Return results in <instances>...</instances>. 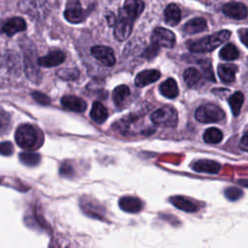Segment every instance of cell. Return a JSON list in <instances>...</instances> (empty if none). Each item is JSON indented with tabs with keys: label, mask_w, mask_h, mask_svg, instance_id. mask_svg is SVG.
I'll list each match as a JSON object with an SVG mask.
<instances>
[{
	"label": "cell",
	"mask_w": 248,
	"mask_h": 248,
	"mask_svg": "<svg viewBox=\"0 0 248 248\" xmlns=\"http://www.w3.org/2000/svg\"><path fill=\"white\" fill-rule=\"evenodd\" d=\"M230 36L231 32L229 30H221L210 36L196 41H189L187 46L192 52H209L228 41Z\"/></svg>",
	"instance_id": "cell-1"
},
{
	"label": "cell",
	"mask_w": 248,
	"mask_h": 248,
	"mask_svg": "<svg viewBox=\"0 0 248 248\" xmlns=\"http://www.w3.org/2000/svg\"><path fill=\"white\" fill-rule=\"evenodd\" d=\"M195 117L202 123H215L224 119L225 112L216 105L204 104L197 108Z\"/></svg>",
	"instance_id": "cell-2"
},
{
	"label": "cell",
	"mask_w": 248,
	"mask_h": 248,
	"mask_svg": "<svg viewBox=\"0 0 248 248\" xmlns=\"http://www.w3.org/2000/svg\"><path fill=\"white\" fill-rule=\"evenodd\" d=\"M15 139L21 148L23 149H32L36 146L38 136L35 128L30 124L20 125L15 134Z\"/></svg>",
	"instance_id": "cell-3"
},
{
	"label": "cell",
	"mask_w": 248,
	"mask_h": 248,
	"mask_svg": "<svg viewBox=\"0 0 248 248\" xmlns=\"http://www.w3.org/2000/svg\"><path fill=\"white\" fill-rule=\"evenodd\" d=\"M151 121L160 127H174L177 123V112L173 107L165 106L155 110L151 116Z\"/></svg>",
	"instance_id": "cell-4"
},
{
	"label": "cell",
	"mask_w": 248,
	"mask_h": 248,
	"mask_svg": "<svg viewBox=\"0 0 248 248\" xmlns=\"http://www.w3.org/2000/svg\"><path fill=\"white\" fill-rule=\"evenodd\" d=\"M50 0H21L19 8L35 17H43L50 10Z\"/></svg>",
	"instance_id": "cell-5"
},
{
	"label": "cell",
	"mask_w": 248,
	"mask_h": 248,
	"mask_svg": "<svg viewBox=\"0 0 248 248\" xmlns=\"http://www.w3.org/2000/svg\"><path fill=\"white\" fill-rule=\"evenodd\" d=\"M89 14V9L84 10L79 0H68L65 9V18L71 23H79L85 20Z\"/></svg>",
	"instance_id": "cell-6"
},
{
	"label": "cell",
	"mask_w": 248,
	"mask_h": 248,
	"mask_svg": "<svg viewBox=\"0 0 248 248\" xmlns=\"http://www.w3.org/2000/svg\"><path fill=\"white\" fill-rule=\"evenodd\" d=\"M152 44L164 47H172L175 44V36L169 29L163 27H157L154 29L151 35Z\"/></svg>",
	"instance_id": "cell-7"
},
{
	"label": "cell",
	"mask_w": 248,
	"mask_h": 248,
	"mask_svg": "<svg viewBox=\"0 0 248 248\" xmlns=\"http://www.w3.org/2000/svg\"><path fill=\"white\" fill-rule=\"evenodd\" d=\"M91 54L106 67H112L115 63L114 52L108 46H95L91 48Z\"/></svg>",
	"instance_id": "cell-8"
},
{
	"label": "cell",
	"mask_w": 248,
	"mask_h": 248,
	"mask_svg": "<svg viewBox=\"0 0 248 248\" xmlns=\"http://www.w3.org/2000/svg\"><path fill=\"white\" fill-rule=\"evenodd\" d=\"M144 3L142 0H126L119 16L134 21L143 11Z\"/></svg>",
	"instance_id": "cell-9"
},
{
	"label": "cell",
	"mask_w": 248,
	"mask_h": 248,
	"mask_svg": "<svg viewBox=\"0 0 248 248\" xmlns=\"http://www.w3.org/2000/svg\"><path fill=\"white\" fill-rule=\"evenodd\" d=\"M223 13L234 19H243L248 16L247 7L239 2H230L223 6Z\"/></svg>",
	"instance_id": "cell-10"
},
{
	"label": "cell",
	"mask_w": 248,
	"mask_h": 248,
	"mask_svg": "<svg viewBox=\"0 0 248 248\" xmlns=\"http://www.w3.org/2000/svg\"><path fill=\"white\" fill-rule=\"evenodd\" d=\"M133 22L130 19L119 16V19L114 24V36L118 41L128 39L133 29Z\"/></svg>",
	"instance_id": "cell-11"
},
{
	"label": "cell",
	"mask_w": 248,
	"mask_h": 248,
	"mask_svg": "<svg viewBox=\"0 0 248 248\" xmlns=\"http://www.w3.org/2000/svg\"><path fill=\"white\" fill-rule=\"evenodd\" d=\"M26 29V23L21 17H12L6 20L2 27L1 32L7 36H13L17 32H21Z\"/></svg>",
	"instance_id": "cell-12"
},
{
	"label": "cell",
	"mask_w": 248,
	"mask_h": 248,
	"mask_svg": "<svg viewBox=\"0 0 248 248\" xmlns=\"http://www.w3.org/2000/svg\"><path fill=\"white\" fill-rule=\"evenodd\" d=\"M61 105L64 108L75 112H83L87 108V104L84 100L72 95L64 96L61 99Z\"/></svg>",
	"instance_id": "cell-13"
},
{
	"label": "cell",
	"mask_w": 248,
	"mask_h": 248,
	"mask_svg": "<svg viewBox=\"0 0 248 248\" xmlns=\"http://www.w3.org/2000/svg\"><path fill=\"white\" fill-rule=\"evenodd\" d=\"M160 76H161L160 72L158 70H155V69H148V70L141 71L140 73H139L136 76L135 84L138 87L146 86L150 83H153V82L157 81L159 79Z\"/></svg>",
	"instance_id": "cell-14"
},
{
	"label": "cell",
	"mask_w": 248,
	"mask_h": 248,
	"mask_svg": "<svg viewBox=\"0 0 248 248\" xmlns=\"http://www.w3.org/2000/svg\"><path fill=\"white\" fill-rule=\"evenodd\" d=\"M192 168L194 170L198 172H206V173H218L221 170V165L213 160H207V159H202L196 161L193 165Z\"/></svg>",
	"instance_id": "cell-15"
},
{
	"label": "cell",
	"mask_w": 248,
	"mask_h": 248,
	"mask_svg": "<svg viewBox=\"0 0 248 248\" xmlns=\"http://www.w3.org/2000/svg\"><path fill=\"white\" fill-rule=\"evenodd\" d=\"M65 53L61 50H52L47 55L38 59V64L42 67H55L65 60Z\"/></svg>",
	"instance_id": "cell-16"
},
{
	"label": "cell",
	"mask_w": 248,
	"mask_h": 248,
	"mask_svg": "<svg viewBox=\"0 0 248 248\" xmlns=\"http://www.w3.org/2000/svg\"><path fill=\"white\" fill-rule=\"evenodd\" d=\"M237 71V67L234 64H221L218 66V76L222 82L231 83L234 80L235 73Z\"/></svg>",
	"instance_id": "cell-17"
},
{
	"label": "cell",
	"mask_w": 248,
	"mask_h": 248,
	"mask_svg": "<svg viewBox=\"0 0 248 248\" xmlns=\"http://www.w3.org/2000/svg\"><path fill=\"white\" fill-rule=\"evenodd\" d=\"M118 203L122 210H124L126 212H130V213L139 212L142 206L140 200H139L138 198H135V197H130V196L122 197L119 200Z\"/></svg>",
	"instance_id": "cell-18"
},
{
	"label": "cell",
	"mask_w": 248,
	"mask_h": 248,
	"mask_svg": "<svg viewBox=\"0 0 248 248\" xmlns=\"http://www.w3.org/2000/svg\"><path fill=\"white\" fill-rule=\"evenodd\" d=\"M164 16L167 24L170 26H174L180 21V18H181L180 9L175 4H170L165 9Z\"/></svg>",
	"instance_id": "cell-19"
},
{
	"label": "cell",
	"mask_w": 248,
	"mask_h": 248,
	"mask_svg": "<svg viewBox=\"0 0 248 248\" xmlns=\"http://www.w3.org/2000/svg\"><path fill=\"white\" fill-rule=\"evenodd\" d=\"M183 78L185 83L190 87H198L202 83V74L195 68H188L183 74Z\"/></svg>",
	"instance_id": "cell-20"
},
{
	"label": "cell",
	"mask_w": 248,
	"mask_h": 248,
	"mask_svg": "<svg viewBox=\"0 0 248 248\" xmlns=\"http://www.w3.org/2000/svg\"><path fill=\"white\" fill-rule=\"evenodd\" d=\"M170 202L177 208L187 211V212H194L198 210V205L188 198L182 196H175L170 198Z\"/></svg>",
	"instance_id": "cell-21"
},
{
	"label": "cell",
	"mask_w": 248,
	"mask_h": 248,
	"mask_svg": "<svg viewBox=\"0 0 248 248\" xmlns=\"http://www.w3.org/2000/svg\"><path fill=\"white\" fill-rule=\"evenodd\" d=\"M207 24L204 18L202 17H196L191 20H189L184 26L183 31L187 34H196L202 32L206 29Z\"/></svg>",
	"instance_id": "cell-22"
},
{
	"label": "cell",
	"mask_w": 248,
	"mask_h": 248,
	"mask_svg": "<svg viewBox=\"0 0 248 248\" xmlns=\"http://www.w3.org/2000/svg\"><path fill=\"white\" fill-rule=\"evenodd\" d=\"M159 90L163 96L169 99H173L178 95V87L176 81L170 78L161 83Z\"/></svg>",
	"instance_id": "cell-23"
},
{
	"label": "cell",
	"mask_w": 248,
	"mask_h": 248,
	"mask_svg": "<svg viewBox=\"0 0 248 248\" xmlns=\"http://www.w3.org/2000/svg\"><path fill=\"white\" fill-rule=\"evenodd\" d=\"M90 116L91 118L96 122V123H103L107 120L108 116V112L107 108L100 102H95L92 106L91 111H90Z\"/></svg>",
	"instance_id": "cell-24"
},
{
	"label": "cell",
	"mask_w": 248,
	"mask_h": 248,
	"mask_svg": "<svg viewBox=\"0 0 248 248\" xmlns=\"http://www.w3.org/2000/svg\"><path fill=\"white\" fill-rule=\"evenodd\" d=\"M129 94H130V89L127 85L125 84L118 85L117 87L114 88L112 92V99L114 104L117 107H121L124 104L126 98L129 96Z\"/></svg>",
	"instance_id": "cell-25"
},
{
	"label": "cell",
	"mask_w": 248,
	"mask_h": 248,
	"mask_svg": "<svg viewBox=\"0 0 248 248\" xmlns=\"http://www.w3.org/2000/svg\"><path fill=\"white\" fill-rule=\"evenodd\" d=\"M243 101H244V96L240 91H236L229 97L228 102L231 107L232 112L234 116H237L239 114L241 107L243 105Z\"/></svg>",
	"instance_id": "cell-26"
},
{
	"label": "cell",
	"mask_w": 248,
	"mask_h": 248,
	"mask_svg": "<svg viewBox=\"0 0 248 248\" xmlns=\"http://www.w3.org/2000/svg\"><path fill=\"white\" fill-rule=\"evenodd\" d=\"M239 56V51L236 48V46L232 44H227L225 46H223L219 52V57L222 60L226 61H232L237 59Z\"/></svg>",
	"instance_id": "cell-27"
},
{
	"label": "cell",
	"mask_w": 248,
	"mask_h": 248,
	"mask_svg": "<svg viewBox=\"0 0 248 248\" xmlns=\"http://www.w3.org/2000/svg\"><path fill=\"white\" fill-rule=\"evenodd\" d=\"M223 139V133L217 128H208L203 134V140L206 143H218Z\"/></svg>",
	"instance_id": "cell-28"
},
{
	"label": "cell",
	"mask_w": 248,
	"mask_h": 248,
	"mask_svg": "<svg viewBox=\"0 0 248 248\" xmlns=\"http://www.w3.org/2000/svg\"><path fill=\"white\" fill-rule=\"evenodd\" d=\"M20 161L27 166H36L41 161V157L38 153H21L19 155Z\"/></svg>",
	"instance_id": "cell-29"
},
{
	"label": "cell",
	"mask_w": 248,
	"mask_h": 248,
	"mask_svg": "<svg viewBox=\"0 0 248 248\" xmlns=\"http://www.w3.org/2000/svg\"><path fill=\"white\" fill-rule=\"evenodd\" d=\"M57 75L63 79H75L78 76V72L76 69H61L57 72Z\"/></svg>",
	"instance_id": "cell-30"
},
{
	"label": "cell",
	"mask_w": 248,
	"mask_h": 248,
	"mask_svg": "<svg viewBox=\"0 0 248 248\" xmlns=\"http://www.w3.org/2000/svg\"><path fill=\"white\" fill-rule=\"evenodd\" d=\"M241 194H242L241 190L236 187H230V188H227L225 191L226 197L231 201H235L239 199L241 197Z\"/></svg>",
	"instance_id": "cell-31"
},
{
	"label": "cell",
	"mask_w": 248,
	"mask_h": 248,
	"mask_svg": "<svg viewBox=\"0 0 248 248\" xmlns=\"http://www.w3.org/2000/svg\"><path fill=\"white\" fill-rule=\"evenodd\" d=\"M14 152L13 144L10 141H2L0 142V154L9 156Z\"/></svg>",
	"instance_id": "cell-32"
},
{
	"label": "cell",
	"mask_w": 248,
	"mask_h": 248,
	"mask_svg": "<svg viewBox=\"0 0 248 248\" xmlns=\"http://www.w3.org/2000/svg\"><path fill=\"white\" fill-rule=\"evenodd\" d=\"M158 50H159V46L152 44L151 46H149L143 52V56L147 59H151L153 58L157 53H158Z\"/></svg>",
	"instance_id": "cell-33"
},
{
	"label": "cell",
	"mask_w": 248,
	"mask_h": 248,
	"mask_svg": "<svg viewBox=\"0 0 248 248\" xmlns=\"http://www.w3.org/2000/svg\"><path fill=\"white\" fill-rule=\"evenodd\" d=\"M32 96H33V98H34L38 103H40V104H42V105H47V104H49V102H50V100L48 99V97H47L46 95H45V94H43V93H41V92H38V91L33 92V93H32Z\"/></svg>",
	"instance_id": "cell-34"
},
{
	"label": "cell",
	"mask_w": 248,
	"mask_h": 248,
	"mask_svg": "<svg viewBox=\"0 0 248 248\" xmlns=\"http://www.w3.org/2000/svg\"><path fill=\"white\" fill-rule=\"evenodd\" d=\"M239 39L242 42V44L248 47V28H242L238 31Z\"/></svg>",
	"instance_id": "cell-35"
},
{
	"label": "cell",
	"mask_w": 248,
	"mask_h": 248,
	"mask_svg": "<svg viewBox=\"0 0 248 248\" xmlns=\"http://www.w3.org/2000/svg\"><path fill=\"white\" fill-rule=\"evenodd\" d=\"M239 147H240V149H242L243 151L248 152V132H247L246 134H244L243 137L240 139Z\"/></svg>",
	"instance_id": "cell-36"
},
{
	"label": "cell",
	"mask_w": 248,
	"mask_h": 248,
	"mask_svg": "<svg viewBox=\"0 0 248 248\" xmlns=\"http://www.w3.org/2000/svg\"><path fill=\"white\" fill-rule=\"evenodd\" d=\"M60 172H61V174H63V175H70L69 173L70 172H73V169L68 165V164H64L62 167H61V169H60Z\"/></svg>",
	"instance_id": "cell-37"
},
{
	"label": "cell",
	"mask_w": 248,
	"mask_h": 248,
	"mask_svg": "<svg viewBox=\"0 0 248 248\" xmlns=\"http://www.w3.org/2000/svg\"><path fill=\"white\" fill-rule=\"evenodd\" d=\"M108 24L109 25H113V24H115V17H114V16L112 15V14H110L109 15V16H108Z\"/></svg>",
	"instance_id": "cell-38"
},
{
	"label": "cell",
	"mask_w": 248,
	"mask_h": 248,
	"mask_svg": "<svg viewBox=\"0 0 248 248\" xmlns=\"http://www.w3.org/2000/svg\"><path fill=\"white\" fill-rule=\"evenodd\" d=\"M3 129H4V126H3V122L0 120V134H1V132L3 131Z\"/></svg>",
	"instance_id": "cell-39"
}]
</instances>
